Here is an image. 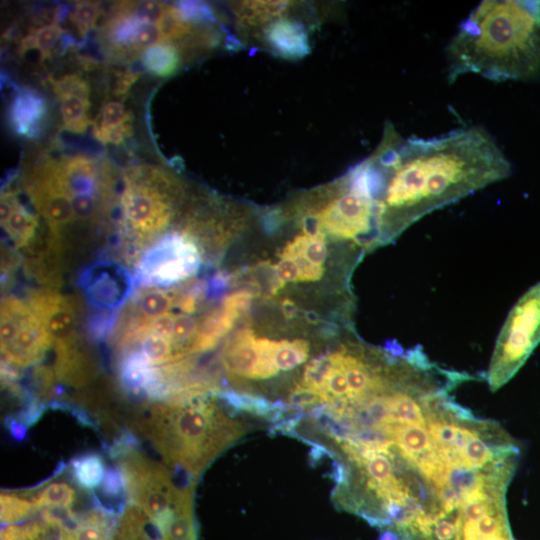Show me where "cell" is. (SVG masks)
Masks as SVG:
<instances>
[{
	"mask_svg": "<svg viewBox=\"0 0 540 540\" xmlns=\"http://www.w3.org/2000/svg\"><path fill=\"white\" fill-rule=\"evenodd\" d=\"M365 161L380 245L427 214L511 174L510 162L480 126L425 139L403 138L388 124L380 145Z\"/></svg>",
	"mask_w": 540,
	"mask_h": 540,
	"instance_id": "obj_1",
	"label": "cell"
},
{
	"mask_svg": "<svg viewBox=\"0 0 540 540\" xmlns=\"http://www.w3.org/2000/svg\"><path fill=\"white\" fill-rule=\"evenodd\" d=\"M448 79L535 81L540 76L536 1L485 0L460 23L447 46Z\"/></svg>",
	"mask_w": 540,
	"mask_h": 540,
	"instance_id": "obj_2",
	"label": "cell"
},
{
	"mask_svg": "<svg viewBox=\"0 0 540 540\" xmlns=\"http://www.w3.org/2000/svg\"><path fill=\"white\" fill-rule=\"evenodd\" d=\"M216 391H194L177 402L150 408L144 429L165 459L197 476L244 427L232 421L210 402Z\"/></svg>",
	"mask_w": 540,
	"mask_h": 540,
	"instance_id": "obj_3",
	"label": "cell"
},
{
	"mask_svg": "<svg viewBox=\"0 0 540 540\" xmlns=\"http://www.w3.org/2000/svg\"><path fill=\"white\" fill-rule=\"evenodd\" d=\"M123 181L122 226L132 240L142 243L169 224L176 186L168 174L151 166L128 168Z\"/></svg>",
	"mask_w": 540,
	"mask_h": 540,
	"instance_id": "obj_4",
	"label": "cell"
},
{
	"mask_svg": "<svg viewBox=\"0 0 540 540\" xmlns=\"http://www.w3.org/2000/svg\"><path fill=\"white\" fill-rule=\"evenodd\" d=\"M540 343V281L510 310L496 339L486 380L491 391L506 384Z\"/></svg>",
	"mask_w": 540,
	"mask_h": 540,
	"instance_id": "obj_5",
	"label": "cell"
},
{
	"mask_svg": "<svg viewBox=\"0 0 540 540\" xmlns=\"http://www.w3.org/2000/svg\"><path fill=\"white\" fill-rule=\"evenodd\" d=\"M201 257L192 237L170 233L140 257L135 279L142 287H167L177 284L199 269Z\"/></svg>",
	"mask_w": 540,
	"mask_h": 540,
	"instance_id": "obj_6",
	"label": "cell"
},
{
	"mask_svg": "<svg viewBox=\"0 0 540 540\" xmlns=\"http://www.w3.org/2000/svg\"><path fill=\"white\" fill-rule=\"evenodd\" d=\"M2 361L26 367L39 361L52 347L51 339L29 305L15 297L1 302Z\"/></svg>",
	"mask_w": 540,
	"mask_h": 540,
	"instance_id": "obj_7",
	"label": "cell"
},
{
	"mask_svg": "<svg viewBox=\"0 0 540 540\" xmlns=\"http://www.w3.org/2000/svg\"><path fill=\"white\" fill-rule=\"evenodd\" d=\"M28 196L42 215L50 231L59 237L60 231L74 219L70 197L59 176L56 160L39 162L25 181Z\"/></svg>",
	"mask_w": 540,
	"mask_h": 540,
	"instance_id": "obj_8",
	"label": "cell"
},
{
	"mask_svg": "<svg viewBox=\"0 0 540 540\" xmlns=\"http://www.w3.org/2000/svg\"><path fill=\"white\" fill-rule=\"evenodd\" d=\"M27 304L51 339L54 350L77 345L79 308L74 298L44 289L32 293Z\"/></svg>",
	"mask_w": 540,
	"mask_h": 540,
	"instance_id": "obj_9",
	"label": "cell"
},
{
	"mask_svg": "<svg viewBox=\"0 0 540 540\" xmlns=\"http://www.w3.org/2000/svg\"><path fill=\"white\" fill-rule=\"evenodd\" d=\"M81 286L92 306L98 310H115L129 293L131 280L119 265H98L83 274Z\"/></svg>",
	"mask_w": 540,
	"mask_h": 540,
	"instance_id": "obj_10",
	"label": "cell"
},
{
	"mask_svg": "<svg viewBox=\"0 0 540 540\" xmlns=\"http://www.w3.org/2000/svg\"><path fill=\"white\" fill-rule=\"evenodd\" d=\"M8 118L12 130L19 136L28 139L39 138L47 124V101L35 89L20 87L10 102Z\"/></svg>",
	"mask_w": 540,
	"mask_h": 540,
	"instance_id": "obj_11",
	"label": "cell"
},
{
	"mask_svg": "<svg viewBox=\"0 0 540 540\" xmlns=\"http://www.w3.org/2000/svg\"><path fill=\"white\" fill-rule=\"evenodd\" d=\"M263 39L268 48L287 60H297L309 53V35L296 19L278 18L264 26Z\"/></svg>",
	"mask_w": 540,
	"mask_h": 540,
	"instance_id": "obj_12",
	"label": "cell"
},
{
	"mask_svg": "<svg viewBox=\"0 0 540 540\" xmlns=\"http://www.w3.org/2000/svg\"><path fill=\"white\" fill-rule=\"evenodd\" d=\"M221 361L230 376L252 379L260 362V352L251 328H241L227 340Z\"/></svg>",
	"mask_w": 540,
	"mask_h": 540,
	"instance_id": "obj_13",
	"label": "cell"
},
{
	"mask_svg": "<svg viewBox=\"0 0 540 540\" xmlns=\"http://www.w3.org/2000/svg\"><path fill=\"white\" fill-rule=\"evenodd\" d=\"M5 235L16 249H28L36 242L38 220L18 199L16 194L10 214L1 221Z\"/></svg>",
	"mask_w": 540,
	"mask_h": 540,
	"instance_id": "obj_14",
	"label": "cell"
},
{
	"mask_svg": "<svg viewBox=\"0 0 540 540\" xmlns=\"http://www.w3.org/2000/svg\"><path fill=\"white\" fill-rule=\"evenodd\" d=\"M237 316L221 308L205 316L191 344L190 353L204 352L214 348L233 327Z\"/></svg>",
	"mask_w": 540,
	"mask_h": 540,
	"instance_id": "obj_15",
	"label": "cell"
},
{
	"mask_svg": "<svg viewBox=\"0 0 540 540\" xmlns=\"http://www.w3.org/2000/svg\"><path fill=\"white\" fill-rule=\"evenodd\" d=\"M291 1H242L236 4L237 23L242 28H258L283 17Z\"/></svg>",
	"mask_w": 540,
	"mask_h": 540,
	"instance_id": "obj_16",
	"label": "cell"
},
{
	"mask_svg": "<svg viewBox=\"0 0 540 540\" xmlns=\"http://www.w3.org/2000/svg\"><path fill=\"white\" fill-rule=\"evenodd\" d=\"M178 290L161 287H142L132 300L137 317L133 321L146 322L168 313L176 304Z\"/></svg>",
	"mask_w": 540,
	"mask_h": 540,
	"instance_id": "obj_17",
	"label": "cell"
},
{
	"mask_svg": "<svg viewBox=\"0 0 540 540\" xmlns=\"http://www.w3.org/2000/svg\"><path fill=\"white\" fill-rule=\"evenodd\" d=\"M143 69L157 77L174 75L181 67L182 54L175 45L161 42L147 48L141 54Z\"/></svg>",
	"mask_w": 540,
	"mask_h": 540,
	"instance_id": "obj_18",
	"label": "cell"
},
{
	"mask_svg": "<svg viewBox=\"0 0 540 540\" xmlns=\"http://www.w3.org/2000/svg\"><path fill=\"white\" fill-rule=\"evenodd\" d=\"M64 34L65 31L56 23L32 28L30 32L20 40L19 53L24 54L30 50H37L41 55V59L50 57L52 52H54L53 49L56 48V43Z\"/></svg>",
	"mask_w": 540,
	"mask_h": 540,
	"instance_id": "obj_19",
	"label": "cell"
},
{
	"mask_svg": "<svg viewBox=\"0 0 540 540\" xmlns=\"http://www.w3.org/2000/svg\"><path fill=\"white\" fill-rule=\"evenodd\" d=\"M62 124L65 130L73 133H84L93 121L88 117L91 106L89 99L77 96L59 98Z\"/></svg>",
	"mask_w": 540,
	"mask_h": 540,
	"instance_id": "obj_20",
	"label": "cell"
},
{
	"mask_svg": "<svg viewBox=\"0 0 540 540\" xmlns=\"http://www.w3.org/2000/svg\"><path fill=\"white\" fill-rule=\"evenodd\" d=\"M132 348L138 349L152 365L179 361L172 340L150 331L130 349Z\"/></svg>",
	"mask_w": 540,
	"mask_h": 540,
	"instance_id": "obj_21",
	"label": "cell"
},
{
	"mask_svg": "<svg viewBox=\"0 0 540 540\" xmlns=\"http://www.w3.org/2000/svg\"><path fill=\"white\" fill-rule=\"evenodd\" d=\"M72 474L76 483L85 489L99 486L105 476V466L100 455L89 453L71 461Z\"/></svg>",
	"mask_w": 540,
	"mask_h": 540,
	"instance_id": "obj_22",
	"label": "cell"
},
{
	"mask_svg": "<svg viewBox=\"0 0 540 540\" xmlns=\"http://www.w3.org/2000/svg\"><path fill=\"white\" fill-rule=\"evenodd\" d=\"M308 354L309 344L305 340H273L272 356L279 370L288 371L297 367L306 361Z\"/></svg>",
	"mask_w": 540,
	"mask_h": 540,
	"instance_id": "obj_23",
	"label": "cell"
},
{
	"mask_svg": "<svg viewBox=\"0 0 540 540\" xmlns=\"http://www.w3.org/2000/svg\"><path fill=\"white\" fill-rule=\"evenodd\" d=\"M75 500V490L66 482H53L45 486L31 501L33 510L46 507H67Z\"/></svg>",
	"mask_w": 540,
	"mask_h": 540,
	"instance_id": "obj_24",
	"label": "cell"
},
{
	"mask_svg": "<svg viewBox=\"0 0 540 540\" xmlns=\"http://www.w3.org/2000/svg\"><path fill=\"white\" fill-rule=\"evenodd\" d=\"M334 362V352L313 358L307 364L301 382L298 385L315 390L323 395L325 380L334 366Z\"/></svg>",
	"mask_w": 540,
	"mask_h": 540,
	"instance_id": "obj_25",
	"label": "cell"
},
{
	"mask_svg": "<svg viewBox=\"0 0 540 540\" xmlns=\"http://www.w3.org/2000/svg\"><path fill=\"white\" fill-rule=\"evenodd\" d=\"M284 250L298 253L318 266H323L327 256L325 238H313L305 234L296 236Z\"/></svg>",
	"mask_w": 540,
	"mask_h": 540,
	"instance_id": "obj_26",
	"label": "cell"
},
{
	"mask_svg": "<svg viewBox=\"0 0 540 540\" xmlns=\"http://www.w3.org/2000/svg\"><path fill=\"white\" fill-rule=\"evenodd\" d=\"M132 113L119 101H108L100 109L93 121L92 130H112L132 122Z\"/></svg>",
	"mask_w": 540,
	"mask_h": 540,
	"instance_id": "obj_27",
	"label": "cell"
},
{
	"mask_svg": "<svg viewBox=\"0 0 540 540\" xmlns=\"http://www.w3.org/2000/svg\"><path fill=\"white\" fill-rule=\"evenodd\" d=\"M101 15L100 4L91 1H78L74 4L68 18L81 37H86Z\"/></svg>",
	"mask_w": 540,
	"mask_h": 540,
	"instance_id": "obj_28",
	"label": "cell"
},
{
	"mask_svg": "<svg viewBox=\"0 0 540 540\" xmlns=\"http://www.w3.org/2000/svg\"><path fill=\"white\" fill-rule=\"evenodd\" d=\"M49 81L53 92L58 98L64 96H77L89 99L90 85L80 74L71 73L57 79L50 78Z\"/></svg>",
	"mask_w": 540,
	"mask_h": 540,
	"instance_id": "obj_29",
	"label": "cell"
},
{
	"mask_svg": "<svg viewBox=\"0 0 540 540\" xmlns=\"http://www.w3.org/2000/svg\"><path fill=\"white\" fill-rule=\"evenodd\" d=\"M1 502V521L2 523H13L20 521L28 516L33 510L31 501L23 499L17 495L2 494Z\"/></svg>",
	"mask_w": 540,
	"mask_h": 540,
	"instance_id": "obj_30",
	"label": "cell"
},
{
	"mask_svg": "<svg viewBox=\"0 0 540 540\" xmlns=\"http://www.w3.org/2000/svg\"><path fill=\"white\" fill-rule=\"evenodd\" d=\"M179 17L188 23L201 24L214 22L215 17L211 7L199 1H180L173 4Z\"/></svg>",
	"mask_w": 540,
	"mask_h": 540,
	"instance_id": "obj_31",
	"label": "cell"
},
{
	"mask_svg": "<svg viewBox=\"0 0 540 540\" xmlns=\"http://www.w3.org/2000/svg\"><path fill=\"white\" fill-rule=\"evenodd\" d=\"M129 12L139 20L157 25L165 15L167 4L145 0L137 2H127Z\"/></svg>",
	"mask_w": 540,
	"mask_h": 540,
	"instance_id": "obj_32",
	"label": "cell"
},
{
	"mask_svg": "<svg viewBox=\"0 0 540 540\" xmlns=\"http://www.w3.org/2000/svg\"><path fill=\"white\" fill-rule=\"evenodd\" d=\"M326 403L325 398L319 392L297 385L288 395L286 406L291 409H304L316 407Z\"/></svg>",
	"mask_w": 540,
	"mask_h": 540,
	"instance_id": "obj_33",
	"label": "cell"
},
{
	"mask_svg": "<svg viewBox=\"0 0 540 540\" xmlns=\"http://www.w3.org/2000/svg\"><path fill=\"white\" fill-rule=\"evenodd\" d=\"M101 484L102 493L107 498L124 497L126 493L125 477L119 466L108 468Z\"/></svg>",
	"mask_w": 540,
	"mask_h": 540,
	"instance_id": "obj_34",
	"label": "cell"
},
{
	"mask_svg": "<svg viewBox=\"0 0 540 540\" xmlns=\"http://www.w3.org/2000/svg\"><path fill=\"white\" fill-rule=\"evenodd\" d=\"M117 314L112 310H99L88 321V332L95 340L104 338L113 327Z\"/></svg>",
	"mask_w": 540,
	"mask_h": 540,
	"instance_id": "obj_35",
	"label": "cell"
},
{
	"mask_svg": "<svg viewBox=\"0 0 540 540\" xmlns=\"http://www.w3.org/2000/svg\"><path fill=\"white\" fill-rule=\"evenodd\" d=\"M280 256H287L292 258L300 271V280L301 281H315L321 278L323 275L324 268L323 266H318L310 261H308L306 258H304L302 255L284 250L281 252Z\"/></svg>",
	"mask_w": 540,
	"mask_h": 540,
	"instance_id": "obj_36",
	"label": "cell"
},
{
	"mask_svg": "<svg viewBox=\"0 0 540 540\" xmlns=\"http://www.w3.org/2000/svg\"><path fill=\"white\" fill-rule=\"evenodd\" d=\"M255 295L245 289L227 295L222 301V306L240 317L247 311Z\"/></svg>",
	"mask_w": 540,
	"mask_h": 540,
	"instance_id": "obj_37",
	"label": "cell"
},
{
	"mask_svg": "<svg viewBox=\"0 0 540 540\" xmlns=\"http://www.w3.org/2000/svg\"><path fill=\"white\" fill-rule=\"evenodd\" d=\"M279 262L275 265L277 275L282 283L298 282L300 280V271L296 262L287 256H280Z\"/></svg>",
	"mask_w": 540,
	"mask_h": 540,
	"instance_id": "obj_38",
	"label": "cell"
},
{
	"mask_svg": "<svg viewBox=\"0 0 540 540\" xmlns=\"http://www.w3.org/2000/svg\"><path fill=\"white\" fill-rule=\"evenodd\" d=\"M175 315L173 313L163 314L148 321L149 331L172 340Z\"/></svg>",
	"mask_w": 540,
	"mask_h": 540,
	"instance_id": "obj_39",
	"label": "cell"
},
{
	"mask_svg": "<svg viewBox=\"0 0 540 540\" xmlns=\"http://www.w3.org/2000/svg\"><path fill=\"white\" fill-rule=\"evenodd\" d=\"M45 405L37 399H30L27 405L20 411L18 420L25 426L34 424L43 414Z\"/></svg>",
	"mask_w": 540,
	"mask_h": 540,
	"instance_id": "obj_40",
	"label": "cell"
},
{
	"mask_svg": "<svg viewBox=\"0 0 540 540\" xmlns=\"http://www.w3.org/2000/svg\"><path fill=\"white\" fill-rule=\"evenodd\" d=\"M6 425L14 439L16 440L24 439L26 435L25 425H23L19 421H16L13 418L6 419Z\"/></svg>",
	"mask_w": 540,
	"mask_h": 540,
	"instance_id": "obj_41",
	"label": "cell"
},
{
	"mask_svg": "<svg viewBox=\"0 0 540 540\" xmlns=\"http://www.w3.org/2000/svg\"><path fill=\"white\" fill-rule=\"evenodd\" d=\"M280 309L284 317L287 319H293L297 317L299 312V308L296 303L289 298H285L281 301Z\"/></svg>",
	"mask_w": 540,
	"mask_h": 540,
	"instance_id": "obj_42",
	"label": "cell"
},
{
	"mask_svg": "<svg viewBox=\"0 0 540 540\" xmlns=\"http://www.w3.org/2000/svg\"><path fill=\"white\" fill-rule=\"evenodd\" d=\"M303 317L308 323L311 324H316L320 320L319 315L313 310L304 311Z\"/></svg>",
	"mask_w": 540,
	"mask_h": 540,
	"instance_id": "obj_43",
	"label": "cell"
}]
</instances>
